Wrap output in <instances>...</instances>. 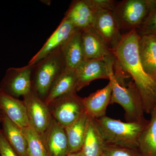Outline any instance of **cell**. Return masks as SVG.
<instances>
[{
    "label": "cell",
    "instance_id": "9c48e42d",
    "mask_svg": "<svg viewBox=\"0 0 156 156\" xmlns=\"http://www.w3.org/2000/svg\"><path fill=\"white\" fill-rule=\"evenodd\" d=\"M92 27L112 53L119 44L123 36L113 11H96Z\"/></svg>",
    "mask_w": 156,
    "mask_h": 156
},
{
    "label": "cell",
    "instance_id": "ba28073f",
    "mask_svg": "<svg viewBox=\"0 0 156 156\" xmlns=\"http://www.w3.org/2000/svg\"><path fill=\"white\" fill-rule=\"evenodd\" d=\"M33 65L9 68L0 84V88L13 97H24L33 90L32 72Z\"/></svg>",
    "mask_w": 156,
    "mask_h": 156
},
{
    "label": "cell",
    "instance_id": "ac0fdd59",
    "mask_svg": "<svg viewBox=\"0 0 156 156\" xmlns=\"http://www.w3.org/2000/svg\"><path fill=\"white\" fill-rule=\"evenodd\" d=\"M77 79L75 70L66 69L53 82L44 101L49 105L54 100L74 91H76Z\"/></svg>",
    "mask_w": 156,
    "mask_h": 156
},
{
    "label": "cell",
    "instance_id": "9a60e30c",
    "mask_svg": "<svg viewBox=\"0 0 156 156\" xmlns=\"http://www.w3.org/2000/svg\"><path fill=\"white\" fill-rule=\"evenodd\" d=\"M95 13L89 0H74L71 3L64 17L76 30H82L92 27Z\"/></svg>",
    "mask_w": 156,
    "mask_h": 156
},
{
    "label": "cell",
    "instance_id": "4fadbf2b",
    "mask_svg": "<svg viewBox=\"0 0 156 156\" xmlns=\"http://www.w3.org/2000/svg\"><path fill=\"white\" fill-rule=\"evenodd\" d=\"M49 156H66L69 154L67 136L64 127L53 119L41 136Z\"/></svg>",
    "mask_w": 156,
    "mask_h": 156
},
{
    "label": "cell",
    "instance_id": "5b68a950",
    "mask_svg": "<svg viewBox=\"0 0 156 156\" xmlns=\"http://www.w3.org/2000/svg\"><path fill=\"white\" fill-rule=\"evenodd\" d=\"M112 91L110 104L120 105L125 111V119L127 122H145L144 112L141 98L133 82L126 83H119L114 74L110 78Z\"/></svg>",
    "mask_w": 156,
    "mask_h": 156
},
{
    "label": "cell",
    "instance_id": "f546056e",
    "mask_svg": "<svg viewBox=\"0 0 156 156\" xmlns=\"http://www.w3.org/2000/svg\"><path fill=\"white\" fill-rule=\"evenodd\" d=\"M3 118V115L2 113L0 110V123L2 122V120Z\"/></svg>",
    "mask_w": 156,
    "mask_h": 156
},
{
    "label": "cell",
    "instance_id": "f1b7e54d",
    "mask_svg": "<svg viewBox=\"0 0 156 156\" xmlns=\"http://www.w3.org/2000/svg\"><path fill=\"white\" fill-rule=\"evenodd\" d=\"M66 156H85L83 151L81 150L76 152L68 154Z\"/></svg>",
    "mask_w": 156,
    "mask_h": 156
},
{
    "label": "cell",
    "instance_id": "4316f807",
    "mask_svg": "<svg viewBox=\"0 0 156 156\" xmlns=\"http://www.w3.org/2000/svg\"><path fill=\"white\" fill-rule=\"evenodd\" d=\"M89 1L95 12L101 10L113 11L118 2L113 0H89Z\"/></svg>",
    "mask_w": 156,
    "mask_h": 156
},
{
    "label": "cell",
    "instance_id": "e0dca14e",
    "mask_svg": "<svg viewBox=\"0 0 156 156\" xmlns=\"http://www.w3.org/2000/svg\"><path fill=\"white\" fill-rule=\"evenodd\" d=\"M138 52L144 71L156 80V36L140 35Z\"/></svg>",
    "mask_w": 156,
    "mask_h": 156
},
{
    "label": "cell",
    "instance_id": "5bb4252c",
    "mask_svg": "<svg viewBox=\"0 0 156 156\" xmlns=\"http://www.w3.org/2000/svg\"><path fill=\"white\" fill-rule=\"evenodd\" d=\"M81 38L84 60L113 55L92 27L81 30Z\"/></svg>",
    "mask_w": 156,
    "mask_h": 156
},
{
    "label": "cell",
    "instance_id": "52a82bcc",
    "mask_svg": "<svg viewBox=\"0 0 156 156\" xmlns=\"http://www.w3.org/2000/svg\"><path fill=\"white\" fill-rule=\"evenodd\" d=\"M76 91L58 98L48 105L52 117L66 128L76 121L85 112L83 98Z\"/></svg>",
    "mask_w": 156,
    "mask_h": 156
},
{
    "label": "cell",
    "instance_id": "603a6c76",
    "mask_svg": "<svg viewBox=\"0 0 156 156\" xmlns=\"http://www.w3.org/2000/svg\"><path fill=\"white\" fill-rule=\"evenodd\" d=\"M105 144L94 119L89 117L87 134L82 149L85 156H102Z\"/></svg>",
    "mask_w": 156,
    "mask_h": 156
},
{
    "label": "cell",
    "instance_id": "6da1fadb",
    "mask_svg": "<svg viewBox=\"0 0 156 156\" xmlns=\"http://www.w3.org/2000/svg\"><path fill=\"white\" fill-rule=\"evenodd\" d=\"M139 38L136 30L124 34L112 53L122 69L132 77L144 112L150 114L156 104V80L148 75L143 68L138 52Z\"/></svg>",
    "mask_w": 156,
    "mask_h": 156
},
{
    "label": "cell",
    "instance_id": "ffe728a7",
    "mask_svg": "<svg viewBox=\"0 0 156 156\" xmlns=\"http://www.w3.org/2000/svg\"><path fill=\"white\" fill-rule=\"evenodd\" d=\"M81 35V30H76L61 47L66 69L75 70L83 61Z\"/></svg>",
    "mask_w": 156,
    "mask_h": 156
},
{
    "label": "cell",
    "instance_id": "d6986e66",
    "mask_svg": "<svg viewBox=\"0 0 156 156\" xmlns=\"http://www.w3.org/2000/svg\"><path fill=\"white\" fill-rule=\"evenodd\" d=\"M86 112L69 126L65 128L69 145V154L82 150L89 122Z\"/></svg>",
    "mask_w": 156,
    "mask_h": 156
},
{
    "label": "cell",
    "instance_id": "cb8c5ba5",
    "mask_svg": "<svg viewBox=\"0 0 156 156\" xmlns=\"http://www.w3.org/2000/svg\"><path fill=\"white\" fill-rule=\"evenodd\" d=\"M21 129L27 141L28 156H49L41 136L30 125Z\"/></svg>",
    "mask_w": 156,
    "mask_h": 156
},
{
    "label": "cell",
    "instance_id": "d4e9b609",
    "mask_svg": "<svg viewBox=\"0 0 156 156\" xmlns=\"http://www.w3.org/2000/svg\"><path fill=\"white\" fill-rule=\"evenodd\" d=\"M102 156H143L138 148L105 144Z\"/></svg>",
    "mask_w": 156,
    "mask_h": 156
},
{
    "label": "cell",
    "instance_id": "7a4b0ae2",
    "mask_svg": "<svg viewBox=\"0 0 156 156\" xmlns=\"http://www.w3.org/2000/svg\"><path fill=\"white\" fill-rule=\"evenodd\" d=\"M94 121L106 144L136 148L140 133L148 122H123L106 115Z\"/></svg>",
    "mask_w": 156,
    "mask_h": 156
},
{
    "label": "cell",
    "instance_id": "277c9868",
    "mask_svg": "<svg viewBox=\"0 0 156 156\" xmlns=\"http://www.w3.org/2000/svg\"><path fill=\"white\" fill-rule=\"evenodd\" d=\"M156 7V0H124L117 2L113 12L123 34L138 30Z\"/></svg>",
    "mask_w": 156,
    "mask_h": 156
},
{
    "label": "cell",
    "instance_id": "7402d4cb",
    "mask_svg": "<svg viewBox=\"0 0 156 156\" xmlns=\"http://www.w3.org/2000/svg\"><path fill=\"white\" fill-rule=\"evenodd\" d=\"M150 114L138 139V149L143 156H156V104Z\"/></svg>",
    "mask_w": 156,
    "mask_h": 156
},
{
    "label": "cell",
    "instance_id": "3957f363",
    "mask_svg": "<svg viewBox=\"0 0 156 156\" xmlns=\"http://www.w3.org/2000/svg\"><path fill=\"white\" fill-rule=\"evenodd\" d=\"M66 69L61 48L33 65L32 80L34 91L44 100L53 82Z\"/></svg>",
    "mask_w": 156,
    "mask_h": 156
},
{
    "label": "cell",
    "instance_id": "8992f818",
    "mask_svg": "<svg viewBox=\"0 0 156 156\" xmlns=\"http://www.w3.org/2000/svg\"><path fill=\"white\" fill-rule=\"evenodd\" d=\"M114 55L100 58L84 60L76 69L77 83L76 91H80L92 81L108 79L114 74Z\"/></svg>",
    "mask_w": 156,
    "mask_h": 156
},
{
    "label": "cell",
    "instance_id": "2e32d148",
    "mask_svg": "<svg viewBox=\"0 0 156 156\" xmlns=\"http://www.w3.org/2000/svg\"><path fill=\"white\" fill-rule=\"evenodd\" d=\"M112 91V83L83 98L85 112L93 119L106 115L107 108L110 104Z\"/></svg>",
    "mask_w": 156,
    "mask_h": 156
},
{
    "label": "cell",
    "instance_id": "30bf717a",
    "mask_svg": "<svg viewBox=\"0 0 156 156\" xmlns=\"http://www.w3.org/2000/svg\"><path fill=\"white\" fill-rule=\"evenodd\" d=\"M30 125L41 136L44 134L53 118L49 106L34 89L23 97Z\"/></svg>",
    "mask_w": 156,
    "mask_h": 156
},
{
    "label": "cell",
    "instance_id": "44dd1931",
    "mask_svg": "<svg viewBox=\"0 0 156 156\" xmlns=\"http://www.w3.org/2000/svg\"><path fill=\"white\" fill-rule=\"evenodd\" d=\"M1 123L3 134L11 147L19 156H28L27 141L21 128L4 115Z\"/></svg>",
    "mask_w": 156,
    "mask_h": 156
},
{
    "label": "cell",
    "instance_id": "8fae6325",
    "mask_svg": "<svg viewBox=\"0 0 156 156\" xmlns=\"http://www.w3.org/2000/svg\"><path fill=\"white\" fill-rule=\"evenodd\" d=\"M76 30L70 21L66 17H63L56 30L38 52L29 62L28 64L33 65L53 51L61 48Z\"/></svg>",
    "mask_w": 156,
    "mask_h": 156
},
{
    "label": "cell",
    "instance_id": "7c38bea8",
    "mask_svg": "<svg viewBox=\"0 0 156 156\" xmlns=\"http://www.w3.org/2000/svg\"><path fill=\"white\" fill-rule=\"evenodd\" d=\"M0 110L3 115L20 128L30 125L26 107L23 100H20L0 88Z\"/></svg>",
    "mask_w": 156,
    "mask_h": 156
},
{
    "label": "cell",
    "instance_id": "484cf974",
    "mask_svg": "<svg viewBox=\"0 0 156 156\" xmlns=\"http://www.w3.org/2000/svg\"><path fill=\"white\" fill-rule=\"evenodd\" d=\"M136 31L140 35L151 34L156 36V7L151 11L145 21Z\"/></svg>",
    "mask_w": 156,
    "mask_h": 156
},
{
    "label": "cell",
    "instance_id": "83f0119b",
    "mask_svg": "<svg viewBox=\"0 0 156 156\" xmlns=\"http://www.w3.org/2000/svg\"><path fill=\"white\" fill-rule=\"evenodd\" d=\"M0 156H19L9 144L0 129Z\"/></svg>",
    "mask_w": 156,
    "mask_h": 156
}]
</instances>
